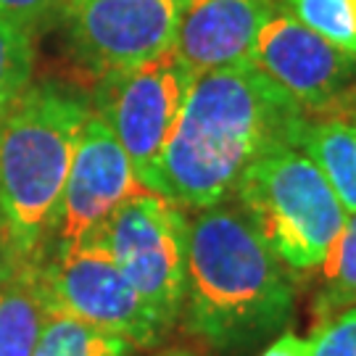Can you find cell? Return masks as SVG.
I'll use <instances>...</instances> for the list:
<instances>
[{"mask_svg": "<svg viewBox=\"0 0 356 356\" xmlns=\"http://www.w3.org/2000/svg\"><path fill=\"white\" fill-rule=\"evenodd\" d=\"M293 272L235 201L188 219V277L179 322L216 354H238L288 327Z\"/></svg>", "mask_w": 356, "mask_h": 356, "instance_id": "2", "label": "cell"}, {"mask_svg": "<svg viewBox=\"0 0 356 356\" xmlns=\"http://www.w3.org/2000/svg\"><path fill=\"white\" fill-rule=\"evenodd\" d=\"M51 314L35 264L0 282V356H32Z\"/></svg>", "mask_w": 356, "mask_h": 356, "instance_id": "13", "label": "cell"}, {"mask_svg": "<svg viewBox=\"0 0 356 356\" xmlns=\"http://www.w3.org/2000/svg\"><path fill=\"white\" fill-rule=\"evenodd\" d=\"M319 269L322 282L312 301V312L317 319L314 327L356 306V211L346 216L343 229Z\"/></svg>", "mask_w": 356, "mask_h": 356, "instance_id": "14", "label": "cell"}, {"mask_svg": "<svg viewBox=\"0 0 356 356\" xmlns=\"http://www.w3.org/2000/svg\"><path fill=\"white\" fill-rule=\"evenodd\" d=\"M140 193L148 191L135 175L129 156L119 145L108 124L90 111L76 143L58 214L51 229V241L42 259L64 254L82 241H88L90 235H95L108 222V216L119 206Z\"/></svg>", "mask_w": 356, "mask_h": 356, "instance_id": "9", "label": "cell"}, {"mask_svg": "<svg viewBox=\"0 0 356 356\" xmlns=\"http://www.w3.org/2000/svg\"><path fill=\"white\" fill-rule=\"evenodd\" d=\"M261 356H312V338H301L296 332H282L277 341L264 348Z\"/></svg>", "mask_w": 356, "mask_h": 356, "instance_id": "21", "label": "cell"}, {"mask_svg": "<svg viewBox=\"0 0 356 356\" xmlns=\"http://www.w3.org/2000/svg\"><path fill=\"white\" fill-rule=\"evenodd\" d=\"M159 356H193L191 351H164V354H159Z\"/></svg>", "mask_w": 356, "mask_h": 356, "instance_id": "23", "label": "cell"}, {"mask_svg": "<svg viewBox=\"0 0 356 356\" xmlns=\"http://www.w3.org/2000/svg\"><path fill=\"white\" fill-rule=\"evenodd\" d=\"M64 3L66 0H0V16L35 35L61 19Z\"/></svg>", "mask_w": 356, "mask_h": 356, "instance_id": "19", "label": "cell"}, {"mask_svg": "<svg viewBox=\"0 0 356 356\" xmlns=\"http://www.w3.org/2000/svg\"><path fill=\"white\" fill-rule=\"evenodd\" d=\"M275 6L356 61V0H275Z\"/></svg>", "mask_w": 356, "mask_h": 356, "instance_id": "16", "label": "cell"}, {"mask_svg": "<svg viewBox=\"0 0 356 356\" xmlns=\"http://www.w3.org/2000/svg\"><path fill=\"white\" fill-rule=\"evenodd\" d=\"M24 267H32V264H26L24 259L19 256V251L13 248L11 238H8V229H6L3 219H0V282L11 280L13 275H19Z\"/></svg>", "mask_w": 356, "mask_h": 356, "instance_id": "20", "label": "cell"}, {"mask_svg": "<svg viewBox=\"0 0 356 356\" xmlns=\"http://www.w3.org/2000/svg\"><path fill=\"white\" fill-rule=\"evenodd\" d=\"M254 64L306 114L330 108L356 79L354 58L282 11H275L261 26Z\"/></svg>", "mask_w": 356, "mask_h": 356, "instance_id": "10", "label": "cell"}, {"mask_svg": "<svg viewBox=\"0 0 356 356\" xmlns=\"http://www.w3.org/2000/svg\"><path fill=\"white\" fill-rule=\"evenodd\" d=\"M275 11V0H185L172 51L195 76L254 64L259 32Z\"/></svg>", "mask_w": 356, "mask_h": 356, "instance_id": "11", "label": "cell"}, {"mask_svg": "<svg viewBox=\"0 0 356 356\" xmlns=\"http://www.w3.org/2000/svg\"><path fill=\"white\" fill-rule=\"evenodd\" d=\"M193 79L195 74L179 61L177 53L166 51L145 64L106 74L95 82L90 108L116 135L145 191H151Z\"/></svg>", "mask_w": 356, "mask_h": 356, "instance_id": "6", "label": "cell"}, {"mask_svg": "<svg viewBox=\"0 0 356 356\" xmlns=\"http://www.w3.org/2000/svg\"><path fill=\"white\" fill-rule=\"evenodd\" d=\"M325 111H332V114L346 116V119H354L356 122V79H354V85L346 90L343 95L332 103L330 108H325Z\"/></svg>", "mask_w": 356, "mask_h": 356, "instance_id": "22", "label": "cell"}, {"mask_svg": "<svg viewBox=\"0 0 356 356\" xmlns=\"http://www.w3.org/2000/svg\"><path fill=\"white\" fill-rule=\"evenodd\" d=\"M293 145L317 164L335 191L346 214L356 211V122L332 111L306 114Z\"/></svg>", "mask_w": 356, "mask_h": 356, "instance_id": "12", "label": "cell"}, {"mask_svg": "<svg viewBox=\"0 0 356 356\" xmlns=\"http://www.w3.org/2000/svg\"><path fill=\"white\" fill-rule=\"evenodd\" d=\"M312 356H356V306L319 325L312 335Z\"/></svg>", "mask_w": 356, "mask_h": 356, "instance_id": "18", "label": "cell"}, {"mask_svg": "<svg viewBox=\"0 0 356 356\" xmlns=\"http://www.w3.org/2000/svg\"><path fill=\"white\" fill-rule=\"evenodd\" d=\"M90 98L40 82L0 114V219L26 264H38L58 214Z\"/></svg>", "mask_w": 356, "mask_h": 356, "instance_id": "3", "label": "cell"}, {"mask_svg": "<svg viewBox=\"0 0 356 356\" xmlns=\"http://www.w3.org/2000/svg\"><path fill=\"white\" fill-rule=\"evenodd\" d=\"M304 116V108L256 64L198 74L151 193L185 211L222 204L267 145L293 143Z\"/></svg>", "mask_w": 356, "mask_h": 356, "instance_id": "1", "label": "cell"}, {"mask_svg": "<svg viewBox=\"0 0 356 356\" xmlns=\"http://www.w3.org/2000/svg\"><path fill=\"white\" fill-rule=\"evenodd\" d=\"M232 201L293 275L325 264L348 216L317 164L293 143L259 153L243 169Z\"/></svg>", "mask_w": 356, "mask_h": 356, "instance_id": "4", "label": "cell"}, {"mask_svg": "<svg viewBox=\"0 0 356 356\" xmlns=\"http://www.w3.org/2000/svg\"><path fill=\"white\" fill-rule=\"evenodd\" d=\"M185 0H66L69 53L101 79L172 51Z\"/></svg>", "mask_w": 356, "mask_h": 356, "instance_id": "8", "label": "cell"}, {"mask_svg": "<svg viewBox=\"0 0 356 356\" xmlns=\"http://www.w3.org/2000/svg\"><path fill=\"white\" fill-rule=\"evenodd\" d=\"M35 74V35L0 16V114L11 106Z\"/></svg>", "mask_w": 356, "mask_h": 356, "instance_id": "17", "label": "cell"}, {"mask_svg": "<svg viewBox=\"0 0 356 356\" xmlns=\"http://www.w3.org/2000/svg\"><path fill=\"white\" fill-rule=\"evenodd\" d=\"M135 351L138 348L116 332L53 312L32 356H132Z\"/></svg>", "mask_w": 356, "mask_h": 356, "instance_id": "15", "label": "cell"}, {"mask_svg": "<svg viewBox=\"0 0 356 356\" xmlns=\"http://www.w3.org/2000/svg\"><path fill=\"white\" fill-rule=\"evenodd\" d=\"M35 269L53 312L116 332L135 348L159 346L169 332L122 275L98 235L64 254L45 256Z\"/></svg>", "mask_w": 356, "mask_h": 356, "instance_id": "7", "label": "cell"}, {"mask_svg": "<svg viewBox=\"0 0 356 356\" xmlns=\"http://www.w3.org/2000/svg\"><path fill=\"white\" fill-rule=\"evenodd\" d=\"M95 235L159 322L172 330L185 304L188 211L148 191L119 206Z\"/></svg>", "mask_w": 356, "mask_h": 356, "instance_id": "5", "label": "cell"}]
</instances>
